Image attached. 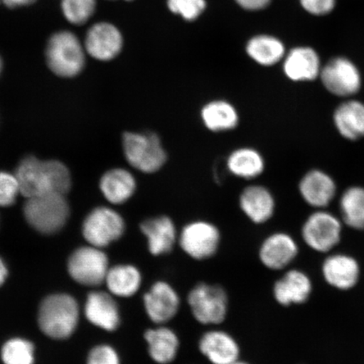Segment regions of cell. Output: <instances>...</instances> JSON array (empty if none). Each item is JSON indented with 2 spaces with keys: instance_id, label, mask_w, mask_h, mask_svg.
<instances>
[{
  "instance_id": "7bdbcfd3",
  "label": "cell",
  "mask_w": 364,
  "mask_h": 364,
  "mask_svg": "<svg viewBox=\"0 0 364 364\" xmlns=\"http://www.w3.org/2000/svg\"><path fill=\"white\" fill-rule=\"evenodd\" d=\"M0 4H1V0H0Z\"/></svg>"
},
{
  "instance_id": "9c48e42d",
  "label": "cell",
  "mask_w": 364,
  "mask_h": 364,
  "mask_svg": "<svg viewBox=\"0 0 364 364\" xmlns=\"http://www.w3.org/2000/svg\"><path fill=\"white\" fill-rule=\"evenodd\" d=\"M110 267L104 249L90 245L77 249L71 255L68 264V272L73 279L80 284L92 288L104 284Z\"/></svg>"
},
{
  "instance_id": "1f68e13d",
  "label": "cell",
  "mask_w": 364,
  "mask_h": 364,
  "mask_svg": "<svg viewBox=\"0 0 364 364\" xmlns=\"http://www.w3.org/2000/svg\"><path fill=\"white\" fill-rule=\"evenodd\" d=\"M4 364H34V347L30 341L16 338L7 341L2 349Z\"/></svg>"
},
{
  "instance_id": "4316f807",
  "label": "cell",
  "mask_w": 364,
  "mask_h": 364,
  "mask_svg": "<svg viewBox=\"0 0 364 364\" xmlns=\"http://www.w3.org/2000/svg\"><path fill=\"white\" fill-rule=\"evenodd\" d=\"M201 118L204 126L213 133L235 129L240 122L237 109L225 100H215L204 105Z\"/></svg>"
},
{
  "instance_id": "5bb4252c",
  "label": "cell",
  "mask_w": 364,
  "mask_h": 364,
  "mask_svg": "<svg viewBox=\"0 0 364 364\" xmlns=\"http://www.w3.org/2000/svg\"><path fill=\"white\" fill-rule=\"evenodd\" d=\"M198 349L211 364H231L239 360L241 356L238 341L229 331L218 326L210 327L200 336Z\"/></svg>"
},
{
  "instance_id": "f546056e",
  "label": "cell",
  "mask_w": 364,
  "mask_h": 364,
  "mask_svg": "<svg viewBox=\"0 0 364 364\" xmlns=\"http://www.w3.org/2000/svg\"><path fill=\"white\" fill-rule=\"evenodd\" d=\"M341 218L353 230H364V188L352 186L345 191L340 200Z\"/></svg>"
},
{
  "instance_id": "836d02e7",
  "label": "cell",
  "mask_w": 364,
  "mask_h": 364,
  "mask_svg": "<svg viewBox=\"0 0 364 364\" xmlns=\"http://www.w3.org/2000/svg\"><path fill=\"white\" fill-rule=\"evenodd\" d=\"M20 192L16 176L0 172V207H9L15 203Z\"/></svg>"
},
{
  "instance_id": "f1b7e54d",
  "label": "cell",
  "mask_w": 364,
  "mask_h": 364,
  "mask_svg": "<svg viewBox=\"0 0 364 364\" xmlns=\"http://www.w3.org/2000/svg\"><path fill=\"white\" fill-rule=\"evenodd\" d=\"M226 166L232 175L250 180L262 174L265 169V161L257 149L240 148L228 157Z\"/></svg>"
},
{
  "instance_id": "60d3db41",
  "label": "cell",
  "mask_w": 364,
  "mask_h": 364,
  "mask_svg": "<svg viewBox=\"0 0 364 364\" xmlns=\"http://www.w3.org/2000/svg\"><path fill=\"white\" fill-rule=\"evenodd\" d=\"M2 68H3V62H2L1 57H0V74H1Z\"/></svg>"
},
{
  "instance_id": "ac0fdd59",
  "label": "cell",
  "mask_w": 364,
  "mask_h": 364,
  "mask_svg": "<svg viewBox=\"0 0 364 364\" xmlns=\"http://www.w3.org/2000/svg\"><path fill=\"white\" fill-rule=\"evenodd\" d=\"M299 254V247L292 236L277 232L268 235L259 247L258 257L267 269L283 270Z\"/></svg>"
},
{
  "instance_id": "d6a6232c",
  "label": "cell",
  "mask_w": 364,
  "mask_h": 364,
  "mask_svg": "<svg viewBox=\"0 0 364 364\" xmlns=\"http://www.w3.org/2000/svg\"><path fill=\"white\" fill-rule=\"evenodd\" d=\"M168 9L184 20L193 21L198 19L207 7L205 0H167Z\"/></svg>"
},
{
  "instance_id": "9a60e30c",
  "label": "cell",
  "mask_w": 364,
  "mask_h": 364,
  "mask_svg": "<svg viewBox=\"0 0 364 364\" xmlns=\"http://www.w3.org/2000/svg\"><path fill=\"white\" fill-rule=\"evenodd\" d=\"M139 230L146 240L148 252L153 257L166 256L178 244L179 231L169 216L147 218L140 223Z\"/></svg>"
},
{
  "instance_id": "d4e9b609",
  "label": "cell",
  "mask_w": 364,
  "mask_h": 364,
  "mask_svg": "<svg viewBox=\"0 0 364 364\" xmlns=\"http://www.w3.org/2000/svg\"><path fill=\"white\" fill-rule=\"evenodd\" d=\"M100 189L107 201L121 205L133 198L136 181L133 173L124 168H115L107 171L100 181Z\"/></svg>"
},
{
  "instance_id": "74e56055",
  "label": "cell",
  "mask_w": 364,
  "mask_h": 364,
  "mask_svg": "<svg viewBox=\"0 0 364 364\" xmlns=\"http://www.w3.org/2000/svg\"><path fill=\"white\" fill-rule=\"evenodd\" d=\"M36 2V0H1V4L11 10L30 6Z\"/></svg>"
},
{
  "instance_id": "d6986e66",
  "label": "cell",
  "mask_w": 364,
  "mask_h": 364,
  "mask_svg": "<svg viewBox=\"0 0 364 364\" xmlns=\"http://www.w3.org/2000/svg\"><path fill=\"white\" fill-rule=\"evenodd\" d=\"M322 275L334 289L347 291L357 285L360 267L356 259L346 254L331 255L322 264Z\"/></svg>"
},
{
  "instance_id": "7402d4cb",
  "label": "cell",
  "mask_w": 364,
  "mask_h": 364,
  "mask_svg": "<svg viewBox=\"0 0 364 364\" xmlns=\"http://www.w3.org/2000/svg\"><path fill=\"white\" fill-rule=\"evenodd\" d=\"M321 59L311 47H296L284 58V72L294 82L313 81L320 77Z\"/></svg>"
},
{
  "instance_id": "8992f818",
  "label": "cell",
  "mask_w": 364,
  "mask_h": 364,
  "mask_svg": "<svg viewBox=\"0 0 364 364\" xmlns=\"http://www.w3.org/2000/svg\"><path fill=\"white\" fill-rule=\"evenodd\" d=\"M24 215L29 225L40 233L50 235L60 230L70 215L65 195L48 193L27 198Z\"/></svg>"
},
{
  "instance_id": "cb8c5ba5",
  "label": "cell",
  "mask_w": 364,
  "mask_h": 364,
  "mask_svg": "<svg viewBox=\"0 0 364 364\" xmlns=\"http://www.w3.org/2000/svg\"><path fill=\"white\" fill-rule=\"evenodd\" d=\"M299 192L309 206L324 208L335 198L336 186L326 173L314 170L304 175L299 183Z\"/></svg>"
},
{
  "instance_id": "8d00e7d4",
  "label": "cell",
  "mask_w": 364,
  "mask_h": 364,
  "mask_svg": "<svg viewBox=\"0 0 364 364\" xmlns=\"http://www.w3.org/2000/svg\"><path fill=\"white\" fill-rule=\"evenodd\" d=\"M235 2L244 10L257 11L269 6L272 0H235Z\"/></svg>"
},
{
  "instance_id": "7a4b0ae2",
  "label": "cell",
  "mask_w": 364,
  "mask_h": 364,
  "mask_svg": "<svg viewBox=\"0 0 364 364\" xmlns=\"http://www.w3.org/2000/svg\"><path fill=\"white\" fill-rule=\"evenodd\" d=\"M85 49L78 36L70 30H58L49 36L46 45L47 65L54 75L73 78L85 65Z\"/></svg>"
},
{
  "instance_id": "30bf717a",
  "label": "cell",
  "mask_w": 364,
  "mask_h": 364,
  "mask_svg": "<svg viewBox=\"0 0 364 364\" xmlns=\"http://www.w3.org/2000/svg\"><path fill=\"white\" fill-rule=\"evenodd\" d=\"M143 308L154 325H168L178 315L181 299L174 286L165 280H157L145 291Z\"/></svg>"
},
{
  "instance_id": "e0dca14e",
  "label": "cell",
  "mask_w": 364,
  "mask_h": 364,
  "mask_svg": "<svg viewBox=\"0 0 364 364\" xmlns=\"http://www.w3.org/2000/svg\"><path fill=\"white\" fill-rule=\"evenodd\" d=\"M143 338L149 357L154 363L171 364L176 360L181 350V339L171 326L154 325L145 330Z\"/></svg>"
},
{
  "instance_id": "7c38bea8",
  "label": "cell",
  "mask_w": 364,
  "mask_h": 364,
  "mask_svg": "<svg viewBox=\"0 0 364 364\" xmlns=\"http://www.w3.org/2000/svg\"><path fill=\"white\" fill-rule=\"evenodd\" d=\"M320 78L324 87L339 97H349L361 89L362 77L353 61L344 57L332 58L321 68Z\"/></svg>"
},
{
  "instance_id": "4dcf8cb0",
  "label": "cell",
  "mask_w": 364,
  "mask_h": 364,
  "mask_svg": "<svg viewBox=\"0 0 364 364\" xmlns=\"http://www.w3.org/2000/svg\"><path fill=\"white\" fill-rule=\"evenodd\" d=\"M97 0H60L62 15L73 26H83L95 15Z\"/></svg>"
},
{
  "instance_id": "e575fe53",
  "label": "cell",
  "mask_w": 364,
  "mask_h": 364,
  "mask_svg": "<svg viewBox=\"0 0 364 364\" xmlns=\"http://www.w3.org/2000/svg\"><path fill=\"white\" fill-rule=\"evenodd\" d=\"M87 364H122V358L117 350L108 344H101L91 349Z\"/></svg>"
},
{
  "instance_id": "3957f363",
  "label": "cell",
  "mask_w": 364,
  "mask_h": 364,
  "mask_svg": "<svg viewBox=\"0 0 364 364\" xmlns=\"http://www.w3.org/2000/svg\"><path fill=\"white\" fill-rule=\"evenodd\" d=\"M186 304L194 320L204 326H220L229 315V294L220 284H196L186 295Z\"/></svg>"
},
{
  "instance_id": "52a82bcc",
  "label": "cell",
  "mask_w": 364,
  "mask_h": 364,
  "mask_svg": "<svg viewBox=\"0 0 364 364\" xmlns=\"http://www.w3.org/2000/svg\"><path fill=\"white\" fill-rule=\"evenodd\" d=\"M221 240L220 230L215 224L206 220H195L179 231L177 245L193 260L203 262L216 256Z\"/></svg>"
},
{
  "instance_id": "f35d334b",
  "label": "cell",
  "mask_w": 364,
  "mask_h": 364,
  "mask_svg": "<svg viewBox=\"0 0 364 364\" xmlns=\"http://www.w3.org/2000/svg\"><path fill=\"white\" fill-rule=\"evenodd\" d=\"M8 275V271L6 265H4L2 259L0 258V286H1L4 281H6Z\"/></svg>"
},
{
  "instance_id": "ffe728a7",
  "label": "cell",
  "mask_w": 364,
  "mask_h": 364,
  "mask_svg": "<svg viewBox=\"0 0 364 364\" xmlns=\"http://www.w3.org/2000/svg\"><path fill=\"white\" fill-rule=\"evenodd\" d=\"M312 289L311 279L306 273L292 269L286 272L281 279L275 282L272 294L282 306H290L306 303L311 297Z\"/></svg>"
},
{
  "instance_id": "5b68a950",
  "label": "cell",
  "mask_w": 364,
  "mask_h": 364,
  "mask_svg": "<svg viewBox=\"0 0 364 364\" xmlns=\"http://www.w3.org/2000/svg\"><path fill=\"white\" fill-rule=\"evenodd\" d=\"M122 149L127 163L145 174L159 171L167 161V154L161 139L150 132H126L122 135Z\"/></svg>"
},
{
  "instance_id": "b9f144b4",
  "label": "cell",
  "mask_w": 364,
  "mask_h": 364,
  "mask_svg": "<svg viewBox=\"0 0 364 364\" xmlns=\"http://www.w3.org/2000/svg\"><path fill=\"white\" fill-rule=\"evenodd\" d=\"M126 1H132V0H126Z\"/></svg>"
},
{
  "instance_id": "6da1fadb",
  "label": "cell",
  "mask_w": 364,
  "mask_h": 364,
  "mask_svg": "<svg viewBox=\"0 0 364 364\" xmlns=\"http://www.w3.org/2000/svg\"><path fill=\"white\" fill-rule=\"evenodd\" d=\"M16 176L21 193L27 198L48 193L65 195L71 186L70 171L56 161L27 157L18 166Z\"/></svg>"
},
{
  "instance_id": "83f0119b",
  "label": "cell",
  "mask_w": 364,
  "mask_h": 364,
  "mask_svg": "<svg viewBox=\"0 0 364 364\" xmlns=\"http://www.w3.org/2000/svg\"><path fill=\"white\" fill-rule=\"evenodd\" d=\"M247 53L253 61L262 66L270 67L283 60L285 46L279 38L269 35H257L248 41Z\"/></svg>"
},
{
  "instance_id": "2e32d148",
  "label": "cell",
  "mask_w": 364,
  "mask_h": 364,
  "mask_svg": "<svg viewBox=\"0 0 364 364\" xmlns=\"http://www.w3.org/2000/svg\"><path fill=\"white\" fill-rule=\"evenodd\" d=\"M85 315L91 324L108 332L116 331L122 324L119 304L108 291H94L88 295Z\"/></svg>"
},
{
  "instance_id": "603a6c76",
  "label": "cell",
  "mask_w": 364,
  "mask_h": 364,
  "mask_svg": "<svg viewBox=\"0 0 364 364\" xmlns=\"http://www.w3.org/2000/svg\"><path fill=\"white\" fill-rule=\"evenodd\" d=\"M240 207L250 221L262 225L273 216L275 200L270 191L264 186H249L240 194Z\"/></svg>"
},
{
  "instance_id": "277c9868",
  "label": "cell",
  "mask_w": 364,
  "mask_h": 364,
  "mask_svg": "<svg viewBox=\"0 0 364 364\" xmlns=\"http://www.w3.org/2000/svg\"><path fill=\"white\" fill-rule=\"evenodd\" d=\"M80 317L78 303L71 296L55 294L45 299L38 313L41 330L49 338L66 339L74 333Z\"/></svg>"
},
{
  "instance_id": "44dd1931",
  "label": "cell",
  "mask_w": 364,
  "mask_h": 364,
  "mask_svg": "<svg viewBox=\"0 0 364 364\" xmlns=\"http://www.w3.org/2000/svg\"><path fill=\"white\" fill-rule=\"evenodd\" d=\"M143 284L142 271L129 262L110 267L104 283L108 292L117 299L134 298L140 292Z\"/></svg>"
},
{
  "instance_id": "ba28073f",
  "label": "cell",
  "mask_w": 364,
  "mask_h": 364,
  "mask_svg": "<svg viewBox=\"0 0 364 364\" xmlns=\"http://www.w3.org/2000/svg\"><path fill=\"white\" fill-rule=\"evenodd\" d=\"M124 218L115 209L99 207L85 218L82 231L86 241L92 247L105 249L124 235Z\"/></svg>"
},
{
  "instance_id": "484cf974",
  "label": "cell",
  "mask_w": 364,
  "mask_h": 364,
  "mask_svg": "<svg viewBox=\"0 0 364 364\" xmlns=\"http://www.w3.org/2000/svg\"><path fill=\"white\" fill-rule=\"evenodd\" d=\"M334 124L344 139L358 140L364 138V104L356 100L341 103L333 115Z\"/></svg>"
},
{
  "instance_id": "4fadbf2b",
  "label": "cell",
  "mask_w": 364,
  "mask_h": 364,
  "mask_svg": "<svg viewBox=\"0 0 364 364\" xmlns=\"http://www.w3.org/2000/svg\"><path fill=\"white\" fill-rule=\"evenodd\" d=\"M86 53L95 60L108 62L117 58L124 48L119 29L110 22L95 23L86 31L84 40Z\"/></svg>"
},
{
  "instance_id": "8fae6325",
  "label": "cell",
  "mask_w": 364,
  "mask_h": 364,
  "mask_svg": "<svg viewBox=\"0 0 364 364\" xmlns=\"http://www.w3.org/2000/svg\"><path fill=\"white\" fill-rule=\"evenodd\" d=\"M343 226L332 213L316 211L309 215L302 228V238L315 252L327 253L340 242Z\"/></svg>"
},
{
  "instance_id": "ab89813d",
  "label": "cell",
  "mask_w": 364,
  "mask_h": 364,
  "mask_svg": "<svg viewBox=\"0 0 364 364\" xmlns=\"http://www.w3.org/2000/svg\"><path fill=\"white\" fill-rule=\"evenodd\" d=\"M231 364H250V363L243 361V360H241V359H239V360L232 363Z\"/></svg>"
},
{
  "instance_id": "d590c367",
  "label": "cell",
  "mask_w": 364,
  "mask_h": 364,
  "mask_svg": "<svg viewBox=\"0 0 364 364\" xmlns=\"http://www.w3.org/2000/svg\"><path fill=\"white\" fill-rule=\"evenodd\" d=\"M304 11L316 16L329 15L333 11L336 0H299Z\"/></svg>"
}]
</instances>
